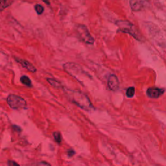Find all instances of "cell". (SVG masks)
Instances as JSON below:
<instances>
[{"label":"cell","mask_w":166,"mask_h":166,"mask_svg":"<svg viewBox=\"0 0 166 166\" xmlns=\"http://www.w3.org/2000/svg\"><path fill=\"white\" fill-rule=\"evenodd\" d=\"M68 98L74 104L85 110H90L94 107L88 97L79 90H67Z\"/></svg>","instance_id":"1"},{"label":"cell","mask_w":166,"mask_h":166,"mask_svg":"<svg viewBox=\"0 0 166 166\" xmlns=\"http://www.w3.org/2000/svg\"><path fill=\"white\" fill-rule=\"evenodd\" d=\"M116 25L118 27V30L121 32L128 33L138 40H142L140 34L136 29L135 26L127 20H117L116 22Z\"/></svg>","instance_id":"2"},{"label":"cell","mask_w":166,"mask_h":166,"mask_svg":"<svg viewBox=\"0 0 166 166\" xmlns=\"http://www.w3.org/2000/svg\"><path fill=\"white\" fill-rule=\"evenodd\" d=\"M76 32H77L79 38L85 44H94L95 42V40L94 37L91 35L88 29L86 26L79 24L75 27Z\"/></svg>","instance_id":"3"},{"label":"cell","mask_w":166,"mask_h":166,"mask_svg":"<svg viewBox=\"0 0 166 166\" xmlns=\"http://www.w3.org/2000/svg\"><path fill=\"white\" fill-rule=\"evenodd\" d=\"M7 102L9 106L12 109L18 110L25 108L27 107L25 100L21 97L14 94H11L8 96V98H7Z\"/></svg>","instance_id":"4"},{"label":"cell","mask_w":166,"mask_h":166,"mask_svg":"<svg viewBox=\"0 0 166 166\" xmlns=\"http://www.w3.org/2000/svg\"><path fill=\"white\" fill-rule=\"evenodd\" d=\"M63 67L64 70L67 73L73 76V77L77 78V79H79L80 76L85 73L82 68L77 64L72 63V62H68V63L64 64Z\"/></svg>","instance_id":"5"},{"label":"cell","mask_w":166,"mask_h":166,"mask_svg":"<svg viewBox=\"0 0 166 166\" xmlns=\"http://www.w3.org/2000/svg\"><path fill=\"white\" fill-rule=\"evenodd\" d=\"M129 4L133 11L138 12L147 9L149 6L148 0H130Z\"/></svg>","instance_id":"6"},{"label":"cell","mask_w":166,"mask_h":166,"mask_svg":"<svg viewBox=\"0 0 166 166\" xmlns=\"http://www.w3.org/2000/svg\"><path fill=\"white\" fill-rule=\"evenodd\" d=\"M164 92H165L164 89L159 88L156 87H151L147 89V95L150 98L157 99L158 98H160L161 95H162Z\"/></svg>","instance_id":"7"},{"label":"cell","mask_w":166,"mask_h":166,"mask_svg":"<svg viewBox=\"0 0 166 166\" xmlns=\"http://www.w3.org/2000/svg\"><path fill=\"white\" fill-rule=\"evenodd\" d=\"M14 58H15V60L18 62V63L22 65L24 68L27 69V70H28L29 72H30L31 73L37 72V68L34 67L31 63H30L29 61L22 59H20V58H18V57H14Z\"/></svg>","instance_id":"8"},{"label":"cell","mask_w":166,"mask_h":166,"mask_svg":"<svg viewBox=\"0 0 166 166\" xmlns=\"http://www.w3.org/2000/svg\"><path fill=\"white\" fill-rule=\"evenodd\" d=\"M119 81L116 75H110L108 77V87L110 90L116 91L119 88Z\"/></svg>","instance_id":"9"},{"label":"cell","mask_w":166,"mask_h":166,"mask_svg":"<svg viewBox=\"0 0 166 166\" xmlns=\"http://www.w3.org/2000/svg\"><path fill=\"white\" fill-rule=\"evenodd\" d=\"M14 1L15 0H0V11L1 12L12 5Z\"/></svg>","instance_id":"10"},{"label":"cell","mask_w":166,"mask_h":166,"mask_svg":"<svg viewBox=\"0 0 166 166\" xmlns=\"http://www.w3.org/2000/svg\"><path fill=\"white\" fill-rule=\"evenodd\" d=\"M47 81L50 83V84L54 88H62V85L61 84V82H59V81L55 79H51V78H47Z\"/></svg>","instance_id":"11"},{"label":"cell","mask_w":166,"mask_h":166,"mask_svg":"<svg viewBox=\"0 0 166 166\" xmlns=\"http://www.w3.org/2000/svg\"><path fill=\"white\" fill-rule=\"evenodd\" d=\"M20 81L23 85L27 87H32V82L31 79L27 76L23 75L20 78Z\"/></svg>","instance_id":"12"},{"label":"cell","mask_w":166,"mask_h":166,"mask_svg":"<svg viewBox=\"0 0 166 166\" xmlns=\"http://www.w3.org/2000/svg\"><path fill=\"white\" fill-rule=\"evenodd\" d=\"M135 94V88L134 87H129L126 92V95L127 96V98H131Z\"/></svg>","instance_id":"13"},{"label":"cell","mask_w":166,"mask_h":166,"mask_svg":"<svg viewBox=\"0 0 166 166\" xmlns=\"http://www.w3.org/2000/svg\"><path fill=\"white\" fill-rule=\"evenodd\" d=\"M34 9H35V11L38 15H42L44 11V8L42 5L37 4L35 6H34Z\"/></svg>","instance_id":"14"},{"label":"cell","mask_w":166,"mask_h":166,"mask_svg":"<svg viewBox=\"0 0 166 166\" xmlns=\"http://www.w3.org/2000/svg\"><path fill=\"white\" fill-rule=\"evenodd\" d=\"M53 137L55 138V141L58 143H60L61 142V135L59 132H55L53 133Z\"/></svg>","instance_id":"15"},{"label":"cell","mask_w":166,"mask_h":166,"mask_svg":"<svg viewBox=\"0 0 166 166\" xmlns=\"http://www.w3.org/2000/svg\"><path fill=\"white\" fill-rule=\"evenodd\" d=\"M37 166H51V165L46 162H40L37 164Z\"/></svg>","instance_id":"16"},{"label":"cell","mask_w":166,"mask_h":166,"mask_svg":"<svg viewBox=\"0 0 166 166\" xmlns=\"http://www.w3.org/2000/svg\"><path fill=\"white\" fill-rule=\"evenodd\" d=\"M8 166H20L18 164H17L16 162H14L12 160H9L7 162Z\"/></svg>","instance_id":"17"},{"label":"cell","mask_w":166,"mask_h":166,"mask_svg":"<svg viewBox=\"0 0 166 166\" xmlns=\"http://www.w3.org/2000/svg\"><path fill=\"white\" fill-rule=\"evenodd\" d=\"M75 151L73 150V149H70V150H68V152H67V154L69 156H73L74 155H75Z\"/></svg>","instance_id":"18"},{"label":"cell","mask_w":166,"mask_h":166,"mask_svg":"<svg viewBox=\"0 0 166 166\" xmlns=\"http://www.w3.org/2000/svg\"><path fill=\"white\" fill-rule=\"evenodd\" d=\"M12 128H13L14 130H16V132L20 133V132H21V131H22V129H21L20 127H18L17 125H15H15H12Z\"/></svg>","instance_id":"19"},{"label":"cell","mask_w":166,"mask_h":166,"mask_svg":"<svg viewBox=\"0 0 166 166\" xmlns=\"http://www.w3.org/2000/svg\"><path fill=\"white\" fill-rule=\"evenodd\" d=\"M42 1L47 5H50V0H42Z\"/></svg>","instance_id":"20"}]
</instances>
